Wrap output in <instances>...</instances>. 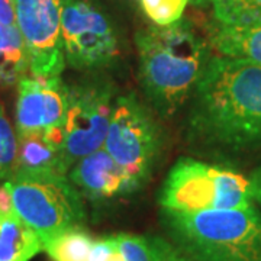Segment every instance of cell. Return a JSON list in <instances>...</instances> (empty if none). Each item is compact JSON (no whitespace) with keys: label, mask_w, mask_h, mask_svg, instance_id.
Here are the masks:
<instances>
[{"label":"cell","mask_w":261,"mask_h":261,"mask_svg":"<svg viewBox=\"0 0 261 261\" xmlns=\"http://www.w3.org/2000/svg\"><path fill=\"white\" fill-rule=\"evenodd\" d=\"M185 138L200 154L261 147V65L212 57L187 103Z\"/></svg>","instance_id":"1"},{"label":"cell","mask_w":261,"mask_h":261,"mask_svg":"<svg viewBox=\"0 0 261 261\" xmlns=\"http://www.w3.org/2000/svg\"><path fill=\"white\" fill-rule=\"evenodd\" d=\"M138 80L145 102L160 119H171L186 106L211 58L209 42L189 20L151 25L135 34Z\"/></svg>","instance_id":"2"},{"label":"cell","mask_w":261,"mask_h":261,"mask_svg":"<svg viewBox=\"0 0 261 261\" xmlns=\"http://www.w3.org/2000/svg\"><path fill=\"white\" fill-rule=\"evenodd\" d=\"M163 235L192 261H261V212L160 209Z\"/></svg>","instance_id":"3"},{"label":"cell","mask_w":261,"mask_h":261,"mask_svg":"<svg viewBox=\"0 0 261 261\" xmlns=\"http://www.w3.org/2000/svg\"><path fill=\"white\" fill-rule=\"evenodd\" d=\"M163 209L202 212L252 206L250 178L231 168L181 157L170 168L157 195Z\"/></svg>","instance_id":"4"},{"label":"cell","mask_w":261,"mask_h":261,"mask_svg":"<svg viewBox=\"0 0 261 261\" xmlns=\"http://www.w3.org/2000/svg\"><path fill=\"white\" fill-rule=\"evenodd\" d=\"M166 142V130L147 102L134 92L116 96L103 148L142 187L157 171Z\"/></svg>","instance_id":"5"},{"label":"cell","mask_w":261,"mask_h":261,"mask_svg":"<svg viewBox=\"0 0 261 261\" xmlns=\"http://www.w3.org/2000/svg\"><path fill=\"white\" fill-rule=\"evenodd\" d=\"M3 185L15 212L42 243L61 231L86 224L84 197L67 176L10 177Z\"/></svg>","instance_id":"6"},{"label":"cell","mask_w":261,"mask_h":261,"mask_svg":"<svg viewBox=\"0 0 261 261\" xmlns=\"http://www.w3.org/2000/svg\"><path fill=\"white\" fill-rule=\"evenodd\" d=\"M61 38L65 64L75 71L102 73L121 57L118 28L99 0H65Z\"/></svg>","instance_id":"7"},{"label":"cell","mask_w":261,"mask_h":261,"mask_svg":"<svg viewBox=\"0 0 261 261\" xmlns=\"http://www.w3.org/2000/svg\"><path fill=\"white\" fill-rule=\"evenodd\" d=\"M115 100L116 86L100 73L70 86L68 106L61 123L63 151L70 168L103 147Z\"/></svg>","instance_id":"8"},{"label":"cell","mask_w":261,"mask_h":261,"mask_svg":"<svg viewBox=\"0 0 261 261\" xmlns=\"http://www.w3.org/2000/svg\"><path fill=\"white\" fill-rule=\"evenodd\" d=\"M65 0H13L16 27L28 49L32 75H61L65 68L61 12Z\"/></svg>","instance_id":"9"},{"label":"cell","mask_w":261,"mask_h":261,"mask_svg":"<svg viewBox=\"0 0 261 261\" xmlns=\"http://www.w3.org/2000/svg\"><path fill=\"white\" fill-rule=\"evenodd\" d=\"M70 86L54 77H23L18 84L16 137L45 134L63 123Z\"/></svg>","instance_id":"10"},{"label":"cell","mask_w":261,"mask_h":261,"mask_svg":"<svg viewBox=\"0 0 261 261\" xmlns=\"http://www.w3.org/2000/svg\"><path fill=\"white\" fill-rule=\"evenodd\" d=\"M68 178L83 195L84 200L97 206L118 203L144 189L103 147L79 160L70 168Z\"/></svg>","instance_id":"11"},{"label":"cell","mask_w":261,"mask_h":261,"mask_svg":"<svg viewBox=\"0 0 261 261\" xmlns=\"http://www.w3.org/2000/svg\"><path fill=\"white\" fill-rule=\"evenodd\" d=\"M18 138L15 167L10 177L67 176V164L63 149L53 144L45 135H27Z\"/></svg>","instance_id":"12"},{"label":"cell","mask_w":261,"mask_h":261,"mask_svg":"<svg viewBox=\"0 0 261 261\" xmlns=\"http://www.w3.org/2000/svg\"><path fill=\"white\" fill-rule=\"evenodd\" d=\"M41 251L42 241L38 233L15 209L0 207V261H31Z\"/></svg>","instance_id":"13"},{"label":"cell","mask_w":261,"mask_h":261,"mask_svg":"<svg viewBox=\"0 0 261 261\" xmlns=\"http://www.w3.org/2000/svg\"><path fill=\"white\" fill-rule=\"evenodd\" d=\"M207 42L218 56L244 58L261 65V27L232 28L214 20L207 25Z\"/></svg>","instance_id":"14"},{"label":"cell","mask_w":261,"mask_h":261,"mask_svg":"<svg viewBox=\"0 0 261 261\" xmlns=\"http://www.w3.org/2000/svg\"><path fill=\"white\" fill-rule=\"evenodd\" d=\"M29 56L19 28L0 23V87H13L27 77Z\"/></svg>","instance_id":"15"},{"label":"cell","mask_w":261,"mask_h":261,"mask_svg":"<svg viewBox=\"0 0 261 261\" xmlns=\"http://www.w3.org/2000/svg\"><path fill=\"white\" fill-rule=\"evenodd\" d=\"M94 240L83 226L68 228L42 243L51 261H89Z\"/></svg>","instance_id":"16"},{"label":"cell","mask_w":261,"mask_h":261,"mask_svg":"<svg viewBox=\"0 0 261 261\" xmlns=\"http://www.w3.org/2000/svg\"><path fill=\"white\" fill-rule=\"evenodd\" d=\"M218 23L232 28L261 27V0H209Z\"/></svg>","instance_id":"17"},{"label":"cell","mask_w":261,"mask_h":261,"mask_svg":"<svg viewBox=\"0 0 261 261\" xmlns=\"http://www.w3.org/2000/svg\"><path fill=\"white\" fill-rule=\"evenodd\" d=\"M187 3L189 0H141L140 6L154 25L168 27L181 20Z\"/></svg>","instance_id":"18"},{"label":"cell","mask_w":261,"mask_h":261,"mask_svg":"<svg viewBox=\"0 0 261 261\" xmlns=\"http://www.w3.org/2000/svg\"><path fill=\"white\" fill-rule=\"evenodd\" d=\"M18 151V138L0 103V180H9Z\"/></svg>","instance_id":"19"},{"label":"cell","mask_w":261,"mask_h":261,"mask_svg":"<svg viewBox=\"0 0 261 261\" xmlns=\"http://www.w3.org/2000/svg\"><path fill=\"white\" fill-rule=\"evenodd\" d=\"M115 238L122 261H152L147 237L122 232L115 235Z\"/></svg>","instance_id":"20"},{"label":"cell","mask_w":261,"mask_h":261,"mask_svg":"<svg viewBox=\"0 0 261 261\" xmlns=\"http://www.w3.org/2000/svg\"><path fill=\"white\" fill-rule=\"evenodd\" d=\"M147 238L152 261H192L170 243L164 235H149Z\"/></svg>","instance_id":"21"},{"label":"cell","mask_w":261,"mask_h":261,"mask_svg":"<svg viewBox=\"0 0 261 261\" xmlns=\"http://www.w3.org/2000/svg\"><path fill=\"white\" fill-rule=\"evenodd\" d=\"M89 261H122V255L118 248L115 235L94 240Z\"/></svg>","instance_id":"22"},{"label":"cell","mask_w":261,"mask_h":261,"mask_svg":"<svg viewBox=\"0 0 261 261\" xmlns=\"http://www.w3.org/2000/svg\"><path fill=\"white\" fill-rule=\"evenodd\" d=\"M0 23L6 25V27H15L16 25L13 0H0Z\"/></svg>","instance_id":"23"},{"label":"cell","mask_w":261,"mask_h":261,"mask_svg":"<svg viewBox=\"0 0 261 261\" xmlns=\"http://www.w3.org/2000/svg\"><path fill=\"white\" fill-rule=\"evenodd\" d=\"M248 178H250V185H251L252 200L261 207V164L252 170Z\"/></svg>","instance_id":"24"},{"label":"cell","mask_w":261,"mask_h":261,"mask_svg":"<svg viewBox=\"0 0 261 261\" xmlns=\"http://www.w3.org/2000/svg\"><path fill=\"white\" fill-rule=\"evenodd\" d=\"M189 2L197 8H205L206 5H209V0H189Z\"/></svg>","instance_id":"25"},{"label":"cell","mask_w":261,"mask_h":261,"mask_svg":"<svg viewBox=\"0 0 261 261\" xmlns=\"http://www.w3.org/2000/svg\"><path fill=\"white\" fill-rule=\"evenodd\" d=\"M119 2L123 5H128V6H137L141 3V0H119Z\"/></svg>","instance_id":"26"}]
</instances>
